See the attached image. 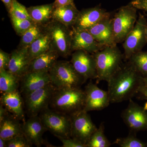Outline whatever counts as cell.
I'll return each mask as SVG.
<instances>
[{"label": "cell", "mask_w": 147, "mask_h": 147, "mask_svg": "<svg viewBox=\"0 0 147 147\" xmlns=\"http://www.w3.org/2000/svg\"><path fill=\"white\" fill-rule=\"evenodd\" d=\"M143 77L130 61L123 63L107 82L110 102L119 103L132 99L139 93Z\"/></svg>", "instance_id": "obj_1"}, {"label": "cell", "mask_w": 147, "mask_h": 147, "mask_svg": "<svg viewBox=\"0 0 147 147\" xmlns=\"http://www.w3.org/2000/svg\"><path fill=\"white\" fill-rule=\"evenodd\" d=\"M85 98V92L81 88L56 89L49 106L53 110L70 115L84 110Z\"/></svg>", "instance_id": "obj_2"}, {"label": "cell", "mask_w": 147, "mask_h": 147, "mask_svg": "<svg viewBox=\"0 0 147 147\" xmlns=\"http://www.w3.org/2000/svg\"><path fill=\"white\" fill-rule=\"evenodd\" d=\"M96 64V84L100 81L108 82L123 63L124 55L117 45L104 47L92 54Z\"/></svg>", "instance_id": "obj_3"}, {"label": "cell", "mask_w": 147, "mask_h": 147, "mask_svg": "<svg viewBox=\"0 0 147 147\" xmlns=\"http://www.w3.org/2000/svg\"><path fill=\"white\" fill-rule=\"evenodd\" d=\"M49 73L51 83L56 89L81 88L87 81L68 61H57Z\"/></svg>", "instance_id": "obj_4"}, {"label": "cell", "mask_w": 147, "mask_h": 147, "mask_svg": "<svg viewBox=\"0 0 147 147\" xmlns=\"http://www.w3.org/2000/svg\"><path fill=\"white\" fill-rule=\"evenodd\" d=\"M45 26L50 37V49L57 51L60 57H68L72 52L71 29L52 19Z\"/></svg>", "instance_id": "obj_5"}, {"label": "cell", "mask_w": 147, "mask_h": 147, "mask_svg": "<svg viewBox=\"0 0 147 147\" xmlns=\"http://www.w3.org/2000/svg\"><path fill=\"white\" fill-rule=\"evenodd\" d=\"M138 9L129 3L119 8L113 17L114 40L116 44L123 42L133 29L137 19Z\"/></svg>", "instance_id": "obj_6"}, {"label": "cell", "mask_w": 147, "mask_h": 147, "mask_svg": "<svg viewBox=\"0 0 147 147\" xmlns=\"http://www.w3.org/2000/svg\"><path fill=\"white\" fill-rule=\"evenodd\" d=\"M39 116L47 131L55 137H71L70 116L48 107L42 110Z\"/></svg>", "instance_id": "obj_7"}, {"label": "cell", "mask_w": 147, "mask_h": 147, "mask_svg": "<svg viewBox=\"0 0 147 147\" xmlns=\"http://www.w3.org/2000/svg\"><path fill=\"white\" fill-rule=\"evenodd\" d=\"M147 26L146 18L144 15L139 13L134 28L126 37L123 44L124 51V56L126 60H128L135 53L142 51L146 44Z\"/></svg>", "instance_id": "obj_8"}, {"label": "cell", "mask_w": 147, "mask_h": 147, "mask_svg": "<svg viewBox=\"0 0 147 147\" xmlns=\"http://www.w3.org/2000/svg\"><path fill=\"white\" fill-rule=\"evenodd\" d=\"M88 113L82 110L69 115L71 119V137L86 145L98 128Z\"/></svg>", "instance_id": "obj_9"}, {"label": "cell", "mask_w": 147, "mask_h": 147, "mask_svg": "<svg viewBox=\"0 0 147 147\" xmlns=\"http://www.w3.org/2000/svg\"><path fill=\"white\" fill-rule=\"evenodd\" d=\"M56 89L51 83L24 96L25 105L30 117L38 115L42 110L49 107Z\"/></svg>", "instance_id": "obj_10"}, {"label": "cell", "mask_w": 147, "mask_h": 147, "mask_svg": "<svg viewBox=\"0 0 147 147\" xmlns=\"http://www.w3.org/2000/svg\"><path fill=\"white\" fill-rule=\"evenodd\" d=\"M121 117L130 132L136 134L138 131L147 130V110L132 99L129 100Z\"/></svg>", "instance_id": "obj_11"}, {"label": "cell", "mask_w": 147, "mask_h": 147, "mask_svg": "<svg viewBox=\"0 0 147 147\" xmlns=\"http://www.w3.org/2000/svg\"><path fill=\"white\" fill-rule=\"evenodd\" d=\"M84 92L86 98L84 110L87 112L103 110L111 103L108 91L101 89L92 82L86 86Z\"/></svg>", "instance_id": "obj_12"}, {"label": "cell", "mask_w": 147, "mask_h": 147, "mask_svg": "<svg viewBox=\"0 0 147 147\" xmlns=\"http://www.w3.org/2000/svg\"><path fill=\"white\" fill-rule=\"evenodd\" d=\"M70 62L76 71L86 80L96 79V64L92 54L84 50L74 51Z\"/></svg>", "instance_id": "obj_13"}, {"label": "cell", "mask_w": 147, "mask_h": 147, "mask_svg": "<svg viewBox=\"0 0 147 147\" xmlns=\"http://www.w3.org/2000/svg\"><path fill=\"white\" fill-rule=\"evenodd\" d=\"M111 17V14L99 6L84 9L79 11V15L72 28L88 30L105 18Z\"/></svg>", "instance_id": "obj_14"}, {"label": "cell", "mask_w": 147, "mask_h": 147, "mask_svg": "<svg viewBox=\"0 0 147 147\" xmlns=\"http://www.w3.org/2000/svg\"><path fill=\"white\" fill-rule=\"evenodd\" d=\"M71 36L72 52L82 50L92 54L104 47L96 40L87 30L71 28Z\"/></svg>", "instance_id": "obj_15"}, {"label": "cell", "mask_w": 147, "mask_h": 147, "mask_svg": "<svg viewBox=\"0 0 147 147\" xmlns=\"http://www.w3.org/2000/svg\"><path fill=\"white\" fill-rule=\"evenodd\" d=\"M22 129L24 136L32 146L39 147L44 144L42 136L47 130L39 116L30 117L22 124Z\"/></svg>", "instance_id": "obj_16"}, {"label": "cell", "mask_w": 147, "mask_h": 147, "mask_svg": "<svg viewBox=\"0 0 147 147\" xmlns=\"http://www.w3.org/2000/svg\"><path fill=\"white\" fill-rule=\"evenodd\" d=\"M21 91L24 96L51 83L49 72L29 71L21 79Z\"/></svg>", "instance_id": "obj_17"}, {"label": "cell", "mask_w": 147, "mask_h": 147, "mask_svg": "<svg viewBox=\"0 0 147 147\" xmlns=\"http://www.w3.org/2000/svg\"><path fill=\"white\" fill-rule=\"evenodd\" d=\"M87 30L103 47L117 45L114 40L113 17L111 16L100 21Z\"/></svg>", "instance_id": "obj_18"}, {"label": "cell", "mask_w": 147, "mask_h": 147, "mask_svg": "<svg viewBox=\"0 0 147 147\" xmlns=\"http://www.w3.org/2000/svg\"><path fill=\"white\" fill-rule=\"evenodd\" d=\"M31 61L28 48L18 47L11 54L7 70L21 80L28 71Z\"/></svg>", "instance_id": "obj_19"}, {"label": "cell", "mask_w": 147, "mask_h": 147, "mask_svg": "<svg viewBox=\"0 0 147 147\" xmlns=\"http://www.w3.org/2000/svg\"><path fill=\"white\" fill-rule=\"evenodd\" d=\"M24 102L18 90L10 92L2 93L1 103L9 113L18 119L24 122L25 113Z\"/></svg>", "instance_id": "obj_20"}, {"label": "cell", "mask_w": 147, "mask_h": 147, "mask_svg": "<svg viewBox=\"0 0 147 147\" xmlns=\"http://www.w3.org/2000/svg\"><path fill=\"white\" fill-rule=\"evenodd\" d=\"M60 57L57 52L49 49L45 53L34 58L31 61L28 71L49 72Z\"/></svg>", "instance_id": "obj_21"}, {"label": "cell", "mask_w": 147, "mask_h": 147, "mask_svg": "<svg viewBox=\"0 0 147 147\" xmlns=\"http://www.w3.org/2000/svg\"><path fill=\"white\" fill-rule=\"evenodd\" d=\"M79 11L74 4L55 7L53 11L52 19L71 28L76 22Z\"/></svg>", "instance_id": "obj_22"}, {"label": "cell", "mask_w": 147, "mask_h": 147, "mask_svg": "<svg viewBox=\"0 0 147 147\" xmlns=\"http://www.w3.org/2000/svg\"><path fill=\"white\" fill-rule=\"evenodd\" d=\"M9 113L0 121V138L6 140L24 135L22 124L20 120Z\"/></svg>", "instance_id": "obj_23"}, {"label": "cell", "mask_w": 147, "mask_h": 147, "mask_svg": "<svg viewBox=\"0 0 147 147\" xmlns=\"http://www.w3.org/2000/svg\"><path fill=\"white\" fill-rule=\"evenodd\" d=\"M54 9L53 3L31 6L27 9L35 23L45 25L52 20Z\"/></svg>", "instance_id": "obj_24"}, {"label": "cell", "mask_w": 147, "mask_h": 147, "mask_svg": "<svg viewBox=\"0 0 147 147\" xmlns=\"http://www.w3.org/2000/svg\"><path fill=\"white\" fill-rule=\"evenodd\" d=\"M50 48V36L45 30V32L28 48V53L31 60L47 52Z\"/></svg>", "instance_id": "obj_25"}, {"label": "cell", "mask_w": 147, "mask_h": 147, "mask_svg": "<svg viewBox=\"0 0 147 147\" xmlns=\"http://www.w3.org/2000/svg\"><path fill=\"white\" fill-rule=\"evenodd\" d=\"M21 79L7 69L0 70V91L1 93L10 92L18 90Z\"/></svg>", "instance_id": "obj_26"}, {"label": "cell", "mask_w": 147, "mask_h": 147, "mask_svg": "<svg viewBox=\"0 0 147 147\" xmlns=\"http://www.w3.org/2000/svg\"><path fill=\"white\" fill-rule=\"evenodd\" d=\"M45 25L36 23L34 24L21 36L18 47L28 48L35 40L45 32Z\"/></svg>", "instance_id": "obj_27"}, {"label": "cell", "mask_w": 147, "mask_h": 147, "mask_svg": "<svg viewBox=\"0 0 147 147\" xmlns=\"http://www.w3.org/2000/svg\"><path fill=\"white\" fill-rule=\"evenodd\" d=\"M105 127L102 123L96 130L92 134L87 144V147H110L111 142L104 133Z\"/></svg>", "instance_id": "obj_28"}, {"label": "cell", "mask_w": 147, "mask_h": 147, "mask_svg": "<svg viewBox=\"0 0 147 147\" xmlns=\"http://www.w3.org/2000/svg\"><path fill=\"white\" fill-rule=\"evenodd\" d=\"M128 60L143 76L147 77V51L137 52L132 55Z\"/></svg>", "instance_id": "obj_29"}, {"label": "cell", "mask_w": 147, "mask_h": 147, "mask_svg": "<svg viewBox=\"0 0 147 147\" xmlns=\"http://www.w3.org/2000/svg\"><path fill=\"white\" fill-rule=\"evenodd\" d=\"M113 144L120 147H147V143L141 141L136 137L135 133L131 132L127 137L116 139Z\"/></svg>", "instance_id": "obj_30"}, {"label": "cell", "mask_w": 147, "mask_h": 147, "mask_svg": "<svg viewBox=\"0 0 147 147\" xmlns=\"http://www.w3.org/2000/svg\"><path fill=\"white\" fill-rule=\"evenodd\" d=\"M9 12L10 17L20 19L32 20L27 8L25 6L18 2L17 0H13Z\"/></svg>", "instance_id": "obj_31"}, {"label": "cell", "mask_w": 147, "mask_h": 147, "mask_svg": "<svg viewBox=\"0 0 147 147\" xmlns=\"http://www.w3.org/2000/svg\"><path fill=\"white\" fill-rule=\"evenodd\" d=\"M12 25L15 32L21 36L35 23L32 20L20 19L11 17Z\"/></svg>", "instance_id": "obj_32"}, {"label": "cell", "mask_w": 147, "mask_h": 147, "mask_svg": "<svg viewBox=\"0 0 147 147\" xmlns=\"http://www.w3.org/2000/svg\"><path fill=\"white\" fill-rule=\"evenodd\" d=\"M30 144L24 135H19L7 140V147H30Z\"/></svg>", "instance_id": "obj_33"}, {"label": "cell", "mask_w": 147, "mask_h": 147, "mask_svg": "<svg viewBox=\"0 0 147 147\" xmlns=\"http://www.w3.org/2000/svg\"><path fill=\"white\" fill-rule=\"evenodd\" d=\"M63 144L62 147H87L86 145L71 137H57Z\"/></svg>", "instance_id": "obj_34"}, {"label": "cell", "mask_w": 147, "mask_h": 147, "mask_svg": "<svg viewBox=\"0 0 147 147\" xmlns=\"http://www.w3.org/2000/svg\"><path fill=\"white\" fill-rule=\"evenodd\" d=\"M11 55L0 50V70L7 69L10 62Z\"/></svg>", "instance_id": "obj_35"}, {"label": "cell", "mask_w": 147, "mask_h": 147, "mask_svg": "<svg viewBox=\"0 0 147 147\" xmlns=\"http://www.w3.org/2000/svg\"><path fill=\"white\" fill-rule=\"evenodd\" d=\"M129 4L137 9L147 13V0H132Z\"/></svg>", "instance_id": "obj_36"}, {"label": "cell", "mask_w": 147, "mask_h": 147, "mask_svg": "<svg viewBox=\"0 0 147 147\" xmlns=\"http://www.w3.org/2000/svg\"><path fill=\"white\" fill-rule=\"evenodd\" d=\"M139 93L142 95L147 100V77H143L142 85L139 89ZM145 108H147V102L145 104Z\"/></svg>", "instance_id": "obj_37"}, {"label": "cell", "mask_w": 147, "mask_h": 147, "mask_svg": "<svg viewBox=\"0 0 147 147\" xmlns=\"http://www.w3.org/2000/svg\"><path fill=\"white\" fill-rule=\"evenodd\" d=\"M71 4H74L73 0H55V2L53 3V5L55 8Z\"/></svg>", "instance_id": "obj_38"}, {"label": "cell", "mask_w": 147, "mask_h": 147, "mask_svg": "<svg viewBox=\"0 0 147 147\" xmlns=\"http://www.w3.org/2000/svg\"><path fill=\"white\" fill-rule=\"evenodd\" d=\"M9 113L8 111L5 108L4 106L1 104L0 105V121H1Z\"/></svg>", "instance_id": "obj_39"}, {"label": "cell", "mask_w": 147, "mask_h": 147, "mask_svg": "<svg viewBox=\"0 0 147 147\" xmlns=\"http://www.w3.org/2000/svg\"><path fill=\"white\" fill-rule=\"evenodd\" d=\"M1 1L5 5V6L6 7L9 11L11 7L13 0H1Z\"/></svg>", "instance_id": "obj_40"}, {"label": "cell", "mask_w": 147, "mask_h": 147, "mask_svg": "<svg viewBox=\"0 0 147 147\" xmlns=\"http://www.w3.org/2000/svg\"><path fill=\"white\" fill-rule=\"evenodd\" d=\"M0 147H7V140L0 138Z\"/></svg>", "instance_id": "obj_41"}, {"label": "cell", "mask_w": 147, "mask_h": 147, "mask_svg": "<svg viewBox=\"0 0 147 147\" xmlns=\"http://www.w3.org/2000/svg\"><path fill=\"white\" fill-rule=\"evenodd\" d=\"M146 38L147 39V26L146 27Z\"/></svg>", "instance_id": "obj_42"}, {"label": "cell", "mask_w": 147, "mask_h": 147, "mask_svg": "<svg viewBox=\"0 0 147 147\" xmlns=\"http://www.w3.org/2000/svg\"><path fill=\"white\" fill-rule=\"evenodd\" d=\"M145 109H146V110H147V108H145Z\"/></svg>", "instance_id": "obj_43"}]
</instances>
